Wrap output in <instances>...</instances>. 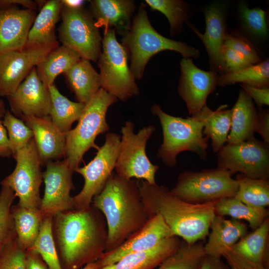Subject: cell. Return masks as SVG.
<instances>
[{
  "label": "cell",
  "mask_w": 269,
  "mask_h": 269,
  "mask_svg": "<svg viewBox=\"0 0 269 269\" xmlns=\"http://www.w3.org/2000/svg\"><path fill=\"white\" fill-rule=\"evenodd\" d=\"M102 48L97 61L101 88L123 102L137 95L139 89L128 65V52L114 29H104Z\"/></svg>",
  "instance_id": "obj_7"
},
{
  "label": "cell",
  "mask_w": 269,
  "mask_h": 269,
  "mask_svg": "<svg viewBox=\"0 0 269 269\" xmlns=\"http://www.w3.org/2000/svg\"><path fill=\"white\" fill-rule=\"evenodd\" d=\"M25 251L16 240L0 253V269H25Z\"/></svg>",
  "instance_id": "obj_43"
},
{
  "label": "cell",
  "mask_w": 269,
  "mask_h": 269,
  "mask_svg": "<svg viewBox=\"0 0 269 269\" xmlns=\"http://www.w3.org/2000/svg\"><path fill=\"white\" fill-rule=\"evenodd\" d=\"M217 168L233 174L240 172L251 178L268 179L269 145L255 137L225 145L217 152Z\"/></svg>",
  "instance_id": "obj_13"
},
{
  "label": "cell",
  "mask_w": 269,
  "mask_h": 269,
  "mask_svg": "<svg viewBox=\"0 0 269 269\" xmlns=\"http://www.w3.org/2000/svg\"><path fill=\"white\" fill-rule=\"evenodd\" d=\"M45 165V170L42 173L44 193L39 207L44 219L74 209L73 197L70 196L74 187L72 180L73 172L69 167L68 160L51 161Z\"/></svg>",
  "instance_id": "obj_15"
},
{
  "label": "cell",
  "mask_w": 269,
  "mask_h": 269,
  "mask_svg": "<svg viewBox=\"0 0 269 269\" xmlns=\"http://www.w3.org/2000/svg\"><path fill=\"white\" fill-rule=\"evenodd\" d=\"M180 242L178 237L173 236L149 250L128 254L99 269H154L178 247Z\"/></svg>",
  "instance_id": "obj_25"
},
{
  "label": "cell",
  "mask_w": 269,
  "mask_h": 269,
  "mask_svg": "<svg viewBox=\"0 0 269 269\" xmlns=\"http://www.w3.org/2000/svg\"><path fill=\"white\" fill-rule=\"evenodd\" d=\"M85 1L83 0H62L63 6L73 9L83 7Z\"/></svg>",
  "instance_id": "obj_52"
},
{
  "label": "cell",
  "mask_w": 269,
  "mask_h": 269,
  "mask_svg": "<svg viewBox=\"0 0 269 269\" xmlns=\"http://www.w3.org/2000/svg\"><path fill=\"white\" fill-rule=\"evenodd\" d=\"M3 124L8 132L9 147L13 156L25 147L33 137L32 130L24 122L6 110L3 117Z\"/></svg>",
  "instance_id": "obj_40"
},
{
  "label": "cell",
  "mask_w": 269,
  "mask_h": 269,
  "mask_svg": "<svg viewBox=\"0 0 269 269\" xmlns=\"http://www.w3.org/2000/svg\"><path fill=\"white\" fill-rule=\"evenodd\" d=\"M269 234V219L251 233L241 238L229 250L253 262L265 266L267 256Z\"/></svg>",
  "instance_id": "obj_31"
},
{
  "label": "cell",
  "mask_w": 269,
  "mask_h": 269,
  "mask_svg": "<svg viewBox=\"0 0 269 269\" xmlns=\"http://www.w3.org/2000/svg\"><path fill=\"white\" fill-rule=\"evenodd\" d=\"M246 93L254 100L258 108L269 105V88H259L241 84Z\"/></svg>",
  "instance_id": "obj_46"
},
{
  "label": "cell",
  "mask_w": 269,
  "mask_h": 269,
  "mask_svg": "<svg viewBox=\"0 0 269 269\" xmlns=\"http://www.w3.org/2000/svg\"><path fill=\"white\" fill-rule=\"evenodd\" d=\"M118 101L116 97L100 88L85 105L76 127L66 134L65 157L72 172L79 167L85 153L99 146L96 137L109 130L106 117L110 106Z\"/></svg>",
  "instance_id": "obj_6"
},
{
  "label": "cell",
  "mask_w": 269,
  "mask_h": 269,
  "mask_svg": "<svg viewBox=\"0 0 269 269\" xmlns=\"http://www.w3.org/2000/svg\"><path fill=\"white\" fill-rule=\"evenodd\" d=\"M12 155L8 137L2 121L0 119V156L9 157Z\"/></svg>",
  "instance_id": "obj_49"
},
{
  "label": "cell",
  "mask_w": 269,
  "mask_h": 269,
  "mask_svg": "<svg viewBox=\"0 0 269 269\" xmlns=\"http://www.w3.org/2000/svg\"><path fill=\"white\" fill-rule=\"evenodd\" d=\"M81 269H96L95 262L88 264L83 267Z\"/></svg>",
  "instance_id": "obj_54"
},
{
  "label": "cell",
  "mask_w": 269,
  "mask_h": 269,
  "mask_svg": "<svg viewBox=\"0 0 269 269\" xmlns=\"http://www.w3.org/2000/svg\"><path fill=\"white\" fill-rule=\"evenodd\" d=\"M237 83L259 88H269V59L241 70L221 74L217 86L224 87Z\"/></svg>",
  "instance_id": "obj_34"
},
{
  "label": "cell",
  "mask_w": 269,
  "mask_h": 269,
  "mask_svg": "<svg viewBox=\"0 0 269 269\" xmlns=\"http://www.w3.org/2000/svg\"><path fill=\"white\" fill-rule=\"evenodd\" d=\"M255 132L261 136L263 141L269 144V111L259 108L256 124Z\"/></svg>",
  "instance_id": "obj_47"
},
{
  "label": "cell",
  "mask_w": 269,
  "mask_h": 269,
  "mask_svg": "<svg viewBox=\"0 0 269 269\" xmlns=\"http://www.w3.org/2000/svg\"><path fill=\"white\" fill-rule=\"evenodd\" d=\"M63 74L77 102L86 104L101 88L100 74L88 60L81 58Z\"/></svg>",
  "instance_id": "obj_26"
},
{
  "label": "cell",
  "mask_w": 269,
  "mask_h": 269,
  "mask_svg": "<svg viewBox=\"0 0 269 269\" xmlns=\"http://www.w3.org/2000/svg\"><path fill=\"white\" fill-rule=\"evenodd\" d=\"M204 247L201 241L191 245L180 242L156 269H199L206 256Z\"/></svg>",
  "instance_id": "obj_35"
},
{
  "label": "cell",
  "mask_w": 269,
  "mask_h": 269,
  "mask_svg": "<svg viewBox=\"0 0 269 269\" xmlns=\"http://www.w3.org/2000/svg\"><path fill=\"white\" fill-rule=\"evenodd\" d=\"M230 269H236L235 268L233 267H231V266H230Z\"/></svg>",
  "instance_id": "obj_55"
},
{
  "label": "cell",
  "mask_w": 269,
  "mask_h": 269,
  "mask_svg": "<svg viewBox=\"0 0 269 269\" xmlns=\"http://www.w3.org/2000/svg\"><path fill=\"white\" fill-rule=\"evenodd\" d=\"M52 218L43 220L37 238L29 249L39 254L49 269H62L53 236Z\"/></svg>",
  "instance_id": "obj_38"
},
{
  "label": "cell",
  "mask_w": 269,
  "mask_h": 269,
  "mask_svg": "<svg viewBox=\"0 0 269 269\" xmlns=\"http://www.w3.org/2000/svg\"><path fill=\"white\" fill-rule=\"evenodd\" d=\"M142 201L150 215L160 214L174 236L189 245L204 240L216 216V201L191 203L174 196L166 187L138 180Z\"/></svg>",
  "instance_id": "obj_3"
},
{
  "label": "cell",
  "mask_w": 269,
  "mask_h": 269,
  "mask_svg": "<svg viewBox=\"0 0 269 269\" xmlns=\"http://www.w3.org/2000/svg\"><path fill=\"white\" fill-rule=\"evenodd\" d=\"M221 54L223 73L236 71L253 65L243 55L224 45Z\"/></svg>",
  "instance_id": "obj_44"
},
{
  "label": "cell",
  "mask_w": 269,
  "mask_h": 269,
  "mask_svg": "<svg viewBox=\"0 0 269 269\" xmlns=\"http://www.w3.org/2000/svg\"><path fill=\"white\" fill-rule=\"evenodd\" d=\"M145 2L152 9L160 11L166 17L171 35L182 31L183 23L188 18L186 2L180 0H145Z\"/></svg>",
  "instance_id": "obj_37"
},
{
  "label": "cell",
  "mask_w": 269,
  "mask_h": 269,
  "mask_svg": "<svg viewBox=\"0 0 269 269\" xmlns=\"http://www.w3.org/2000/svg\"><path fill=\"white\" fill-rule=\"evenodd\" d=\"M240 17L245 28L253 36L262 40L268 37L266 12L260 7L250 8L245 2L238 6Z\"/></svg>",
  "instance_id": "obj_41"
},
{
  "label": "cell",
  "mask_w": 269,
  "mask_h": 269,
  "mask_svg": "<svg viewBox=\"0 0 269 269\" xmlns=\"http://www.w3.org/2000/svg\"><path fill=\"white\" fill-rule=\"evenodd\" d=\"M52 233L62 269H81L97 261L105 252L107 223L102 212L92 205L54 215Z\"/></svg>",
  "instance_id": "obj_1"
},
{
  "label": "cell",
  "mask_w": 269,
  "mask_h": 269,
  "mask_svg": "<svg viewBox=\"0 0 269 269\" xmlns=\"http://www.w3.org/2000/svg\"><path fill=\"white\" fill-rule=\"evenodd\" d=\"M61 18L58 33L62 45L77 52L81 58L97 62L102 39L90 11L83 6L73 9L63 6Z\"/></svg>",
  "instance_id": "obj_10"
},
{
  "label": "cell",
  "mask_w": 269,
  "mask_h": 269,
  "mask_svg": "<svg viewBox=\"0 0 269 269\" xmlns=\"http://www.w3.org/2000/svg\"><path fill=\"white\" fill-rule=\"evenodd\" d=\"M18 5L24 7L25 8L34 10L38 8L37 5L35 1L31 0H0V8H4L13 5Z\"/></svg>",
  "instance_id": "obj_51"
},
{
  "label": "cell",
  "mask_w": 269,
  "mask_h": 269,
  "mask_svg": "<svg viewBox=\"0 0 269 269\" xmlns=\"http://www.w3.org/2000/svg\"><path fill=\"white\" fill-rule=\"evenodd\" d=\"M231 110V128L227 142L235 144L254 137L258 110L252 98L243 89Z\"/></svg>",
  "instance_id": "obj_24"
},
{
  "label": "cell",
  "mask_w": 269,
  "mask_h": 269,
  "mask_svg": "<svg viewBox=\"0 0 269 269\" xmlns=\"http://www.w3.org/2000/svg\"><path fill=\"white\" fill-rule=\"evenodd\" d=\"M81 58L74 50L63 45L59 46L36 66L37 75L44 85L49 88L54 84L59 75L67 71Z\"/></svg>",
  "instance_id": "obj_29"
},
{
  "label": "cell",
  "mask_w": 269,
  "mask_h": 269,
  "mask_svg": "<svg viewBox=\"0 0 269 269\" xmlns=\"http://www.w3.org/2000/svg\"><path fill=\"white\" fill-rule=\"evenodd\" d=\"M207 242L204 245L207 255L221 258L223 254L247 234L248 228L240 221L226 219L216 215L211 222Z\"/></svg>",
  "instance_id": "obj_23"
},
{
  "label": "cell",
  "mask_w": 269,
  "mask_h": 269,
  "mask_svg": "<svg viewBox=\"0 0 269 269\" xmlns=\"http://www.w3.org/2000/svg\"><path fill=\"white\" fill-rule=\"evenodd\" d=\"M230 266L236 269H266L265 266L253 262L229 250L223 255Z\"/></svg>",
  "instance_id": "obj_45"
},
{
  "label": "cell",
  "mask_w": 269,
  "mask_h": 269,
  "mask_svg": "<svg viewBox=\"0 0 269 269\" xmlns=\"http://www.w3.org/2000/svg\"><path fill=\"white\" fill-rule=\"evenodd\" d=\"M173 236L160 214L151 215L139 229L119 246L104 252L95 262L96 269L114 264L128 254L149 250L165 239Z\"/></svg>",
  "instance_id": "obj_16"
},
{
  "label": "cell",
  "mask_w": 269,
  "mask_h": 269,
  "mask_svg": "<svg viewBox=\"0 0 269 269\" xmlns=\"http://www.w3.org/2000/svg\"><path fill=\"white\" fill-rule=\"evenodd\" d=\"M236 179L239 186L235 198L254 207L266 208L269 206L268 179L251 178L240 173Z\"/></svg>",
  "instance_id": "obj_36"
},
{
  "label": "cell",
  "mask_w": 269,
  "mask_h": 269,
  "mask_svg": "<svg viewBox=\"0 0 269 269\" xmlns=\"http://www.w3.org/2000/svg\"><path fill=\"white\" fill-rule=\"evenodd\" d=\"M150 111L158 117L161 126L163 141L157 156L166 165L175 166L177 155L185 151L195 153L203 160L206 159L209 139L203 134L202 121L194 115L186 118L170 115L156 104Z\"/></svg>",
  "instance_id": "obj_5"
},
{
  "label": "cell",
  "mask_w": 269,
  "mask_h": 269,
  "mask_svg": "<svg viewBox=\"0 0 269 269\" xmlns=\"http://www.w3.org/2000/svg\"><path fill=\"white\" fill-rule=\"evenodd\" d=\"M13 157L16 162L15 167L0 182L1 185L9 187L14 191L19 198L17 204L20 206L39 209L41 201L39 188L43 175L33 137Z\"/></svg>",
  "instance_id": "obj_11"
},
{
  "label": "cell",
  "mask_w": 269,
  "mask_h": 269,
  "mask_svg": "<svg viewBox=\"0 0 269 269\" xmlns=\"http://www.w3.org/2000/svg\"><path fill=\"white\" fill-rule=\"evenodd\" d=\"M59 46L57 42L0 53V96L7 97L13 93L31 70Z\"/></svg>",
  "instance_id": "obj_14"
},
{
  "label": "cell",
  "mask_w": 269,
  "mask_h": 269,
  "mask_svg": "<svg viewBox=\"0 0 269 269\" xmlns=\"http://www.w3.org/2000/svg\"><path fill=\"white\" fill-rule=\"evenodd\" d=\"M7 98L11 111L16 117L24 115L42 117L49 115V89L40 79L36 67Z\"/></svg>",
  "instance_id": "obj_18"
},
{
  "label": "cell",
  "mask_w": 269,
  "mask_h": 269,
  "mask_svg": "<svg viewBox=\"0 0 269 269\" xmlns=\"http://www.w3.org/2000/svg\"><path fill=\"white\" fill-rule=\"evenodd\" d=\"M90 12L98 28L113 29L123 35L131 28L135 4L131 0H90Z\"/></svg>",
  "instance_id": "obj_22"
},
{
  "label": "cell",
  "mask_w": 269,
  "mask_h": 269,
  "mask_svg": "<svg viewBox=\"0 0 269 269\" xmlns=\"http://www.w3.org/2000/svg\"><path fill=\"white\" fill-rule=\"evenodd\" d=\"M224 45L243 55L252 64H256L262 61L255 46L246 38L239 34L227 33Z\"/></svg>",
  "instance_id": "obj_42"
},
{
  "label": "cell",
  "mask_w": 269,
  "mask_h": 269,
  "mask_svg": "<svg viewBox=\"0 0 269 269\" xmlns=\"http://www.w3.org/2000/svg\"><path fill=\"white\" fill-rule=\"evenodd\" d=\"M199 269H230L221 260L208 255L205 257Z\"/></svg>",
  "instance_id": "obj_50"
},
{
  "label": "cell",
  "mask_w": 269,
  "mask_h": 269,
  "mask_svg": "<svg viewBox=\"0 0 269 269\" xmlns=\"http://www.w3.org/2000/svg\"><path fill=\"white\" fill-rule=\"evenodd\" d=\"M121 44L130 58V68L135 79L142 78L149 60L160 51H176L185 58H197L200 55L194 47L157 32L151 24L142 3L133 19L130 29L122 35Z\"/></svg>",
  "instance_id": "obj_4"
},
{
  "label": "cell",
  "mask_w": 269,
  "mask_h": 269,
  "mask_svg": "<svg viewBox=\"0 0 269 269\" xmlns=\"http://www.w3.org/2000/svg\"><path fill=\"white\" fill-rule=\"evenodd\" d=\"M206 23L205 32L202 33L194 25L189 24L191 29L199 37L207 51L211 70L223 73L221 50L227 34L226 17L222 6L214 2L204 10Z\"/></svg>",
  "instance_id": "obj_21"
},
{
  "label": "cell",
  "mask_w": 269,
  "mask_h": 269,
  "mask_svg": "<svg viewBox=\"0 0 269 269\" xmlns=\"http://www.w3.org/2000/svg\"><path fill=\"white\" fill-rule=\"evenodd\" d=\"M36 16L35 10L17 5L0 8V53L24 48Z\"/></svg>",
  "instance_id": "obj_20"
},
{
  "label": "cell",
  "mask_w": 269,
  "mask_h": 269,
  "mask_svg": "<svg viewBox=\"0 0 269 269\" xmlns=\"http://www.w3.org/2000/svg\"><path fill=\"white\" fill-rule=\"evenodd\" d=\"M24 267L25 269H49L39 254L31 249L25 251Z\"/></svg>",
  "instance_id": "obj_48"
},
{
  "label": "cell",
  "mask_w": 269,
  "mask_h": 269,
  "mask_svg": "<svg viewBox=\"0 0 269 269\" xmlns=\"http://www.w3.org/2000/svg\"><path fill=\"white\" fill-rule=\"evenodd\" d=\"M229 171L219 168L181 173L174 187L169 190L177 198L191 203L215 202L234 197L239 182Z\"/></svg>",
  "instance_id": "obj_8"
},
{
  "label": "cell",
  "mask_w": 269,
  "mask_h": 269,
  "mask_svg": "<svg viewBox=\"0 0 269 269\" xmlns=\"http://www.w3.org/2000/svg\"><path fill=\"white\" fill-rule=\"evenodd\" d=\"M121 139L120 135L108 133L104 143L98 149L94 158L75 170L83 177L84 184L81 191L73 197L75 209L90 207L93 198L103 189L115 169Z\"/></svg>",
  "instance_id": "obj_12"
},
{
  "label": "cell",
  "mask_w": 269,
  "mask_h": 269,
  "mask_svg": "<svg viewBox=\"0 0 269 269\" xmlns=\"http://www.w3.org/2000/svg\"><path fill=\"white\" fill-rule=\"evenodd\" d=\"M16 196L9 187L1 185L0 192V253L16 238L11 214L12 204Z\"/></svg>",
  "instance_id": "obj_39"
},
{
  "label": "cell",
  "mask_w": 269,
  "mask_h": 269,
  "mask_svg": "<svg viewBox=\"0 0 269 269\" xmlns=\"http://www.w3.org/2000/svg\"><path fill=\"white\" fill-rule=\"evenodd\" d=\"M20 118L33 132L41 165L65 157L66 134L59 130L49 116L24 115Z\"/></svg>",
  "instance_id": "obj_19"
},
{
  "label": "cell",
  "mask_w": 269,
  "mask_h": 269,
  "mask_svg": "<svg viewBox=\"0 0 269 269\" xmlns=\"http://www.w3.org/2000/svg\"><path fill=\"white\" fill-rule=\"evenodd\" d=\"M134 124L126 122L121 128L122 137L115 165L116 173L126 179L143 180L151 184H156L155 174L159 167L152 164L147 157V142L155 128L150 125L134 132Z\"/></svg>",
  "instance_id": "obj_9"
},
{
  "label": "cell",
  "mask_w": 269,
  "mask_h": 269,
  "mask_svg": "<svg viewBox=\"0 0 269 269\" xmlns=\"http://www.w3.org/2000/svg\"><path fill=\"white\" fill-rule=\"evenodd\" d=\"M49 89L51 99L49 116L59 130L66 134L71 130L73 123L79 120L85 105L69 100L54 84Z\"/></svg>",
  "instance_id": "obj_32"
},
{
  "label": "cell",
  "mask_w": 269,
  "mask_h": 269,
  "mask_svg": "<svg viewBox=\"0 0 269 269\" xmlns=\"http://www.w3.org/2000/svg\"><path fill=\"white\" fill-rule=\"evenodd\" d=\"M11 214L16 233V241L23 250L30 249L38 235L44 219L39 209L12 205Z\"/></svg>",
  "instance_id": "obj_30"
},
{
  "label": "cell",
  "mask_w": 269,
  "mask_h": 269,
  "mask_svg": "<svg viewBox=\"0 0 269 269\" xmlns=\"http://www.w3.org/2000/svg\"><path fill=\"white\" fill-rule=\"evenodd\" d=\"M216 215L229 216L236 220L247 221L253 230L259 227L268 217L269 211L266 208L249 206L235 197L223 198L215 204Z\"/></svg>",
  "instance_id": "obj_33"
},
{
  "label": "cell",
  "mask_w": 269,
  "mask_h": 269,
  "mask_svg": "<svg viewBox=\"0 0 269 269\" xmlns=\"http://www.w3.org/2000/svg\"><path fill=\"white\" fill-rule=\"evenodd\" d=\"M180 65L178 91L186 104L189 115L192 116L206 105L208 96L216 90L219 75L212 70L199 68L192 58H183Z\"/></svg>",
  "instance_id": "obj_17"
},
{
  "label": "cell",
  "mask_w": 269,
  "mask_h": 269,
  "mask_svg": "<svg viewBox=\"0 0 269 269\" xmlns=\"http://www.w3.org/2000/svg\"><path fill=\"white\" fill-rule=\"evenodd\" d=\"M62 0H47L36 16L29 31L24 46H32L58 42L55 26L61 17Z\"/></svg>",
  "instance_id": "obj_27"
},
{
  "label": "cell",
  "mask_w": 269,
  "mask_h": 269,
  "mask_svg": "<svg viewBox=\"0 0 269 269\" xmlns=\"http://www.w3.org/2000/svg\"><path fill=\"white\" fill-rule=\"evenodd\" d=\"M6 111L3 101L0 99V119L3 117Z\"/></svg>",
  "instance_id": "obj_53"
},
{
  "label": "cell",
  "mask_w": 269,
  "mask_h": 269,
  "mask_svg": "<svg viewBox=\"0 0 269 269\" xmlns=\"http://www.w3.org/2000/svg\"><path fill=\"white\" fill-rule=\"evenodd\" d=\"M105 217L108 237L105 252L122 244L139 229L149 215L142 201L138 180L112 174L92 204Z\"/></svg>",
  "instance_id": "obj_2"
},
{
  "label": "cell",
  "mask_w": 269,
  "mask_h": 269,
  "mask_svg": "<svg viewBox=\"0 0 269 269\" xmlns=\"http://www.w3.org/2000/svg\"><path fill=\"white\" fill-rule=\"evenodd\" d=\"M227 105H221L213 111L206 105L193 115L203 123V134L211 140L214 152H218L227 141L231 128V110L225 109Z\"/></svg>",
  "instance_id": "obj_28"
}]
</instances>
